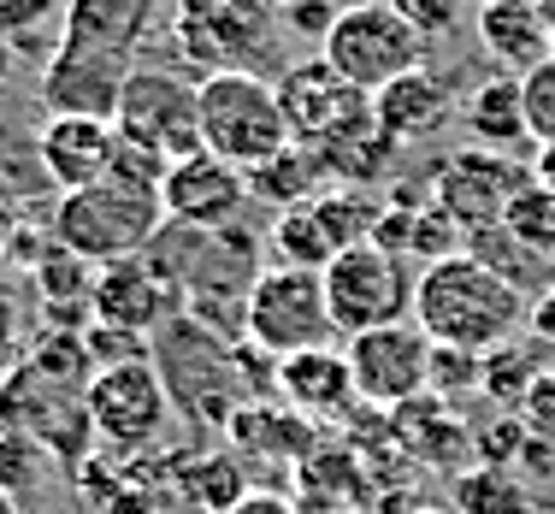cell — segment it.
<instances>
[{"label": "cell", "mask_w": 555, "mask_h": 514, "mask_svg": "<svg viewBox=\"0 0 555 514\" xmlns=\"http://www.w3.org/2000/svg\"><path fill=\"white\" fill-rule=\"evenodd\" d=\"M0 426H18L24 438H36L48 455H60L65 467H83L89 444H95L83 390L42 378L30 361H18L7 378H0Z\"/></svg>", "instance_id": "8fae6325"}, {"label": "cell", "mask_w": 555, "mask_h": 514, "mask_svg": "<svg viewBox=\"0 0 555 514\" xmlns=\"http://www.w3.org/2000/svg\"><path fill=\"white\" fill-rule=\"evenodd\" d=\"M479 48L502 77H532L555 60V30L544 0H485L479 7Z\"/></svg>", "instance_id": "d6986e66"}, {"label": "cell", "mask_w": 555, "mask_h": 514, "mask_svg": "<svg viewBox=\"0 0 555 514\" xmlns=\"http://www.w3.org/2000/svg\"><path fill=\"white\" fill-rule=\"evenodd\" d=\"M24 361H30L42 378L72 385V390H89V378H95V361H89V349H83V332H54V325H48Z\"/></svg>", "instance_id": "4dcf8cb0"}, {"label": "cell", "mask_w": 555, "mask_h": 514, "mask_svg": "<svg viewBox=\"0 0 555 514\" xmlns=\"http://www.w3.org/2000/svg\"><path fill=\"white\" fill-rule=\"evenodd\" d=\"M455 514H532V485L479 461L455 479Z\"/></svg>", "instance_id": "83f0119b"}, {"label": "cell", "mask_w": 555, "mask_h": 514, "mask_svg": "<svg viewBox=\"0 0 555 514\" xmlns=\"http://www.w3.org/2000/svg\"><path fill=\"white\" fill-rule=\"evenodd\" d=\"M248 491H255V485H248L243 461H236V455H224V450L183 455V461H178V497H190V503H195V509H207V514L236 509Z\"/></svg>", "instance_id": "484cf974"}, {"label": "cell", "mask_w": 555, "mask_h": 514, "mask_svg": "<svg viewBox=\"0 0 555 514\" xmlns=\"http://www.w3.org/2000/svg\"><path fill=\"white\" fill-rule=\"evenodd\" d=\"M373 118L390 142H402V149L408 142H426L431 130H443L449 118H455V89H449V77L438 65H414L408 77H396L390 89L373 95Z\"/></svg>", "instance_id": "44dd1931"}, {"label": "cell", "mask_w": 555, "mask_h": 514, "mask_svg": "<svg viewBox=\"0 0 555 514\" xmlns=\"http://www.w3.org/2000/svg\"><path fill=\"white\" fill-rule=\"evenodd\" d=\"M526 183H532V166H520L514 154L467 149V154H455V160H443V171L431 178V202L461 226V243H473L479 231L502 226L508 202Z\"/></svg>", "instance_id": "5bb4252c"}, {"label": "cell", "mask_w": 555, "mask_h": 514, "mask_svg": "<svg viewBox=\"0 0 555 514\" xmlns=\"http://www.w3.org/2000/svg\"><path fill=\"white\" fill-rule=\"evenodd\" d=\"M308 207H313V219H320L325 243H332L337 255H343V248H354V243H373L378 214H385L373 195H366V190H349V183H337V190H320Z\"/></svg>", "instance_id": "4316f807"}, {"label": "cell", "mask_w": 555, "mask_h": 514, "mask_svg": "<svg viewBox=\"0 0 555 514\" xmlns=\"http://www.w3.org/2000/svg\"><path fill=\"white\" fill-rule=\"evenodd\" d=\"M502 231H508L520 248H532L538 260L555 267V190L526 183V190L508 202V214H502Z\"/></svg>", "instance_id": "f546056e"}, {"label": "cell", "mask_w": 555, "mask_h": 514, "mask_svg": "<svg viewBox=\"0 0 555 514\" xmlns=\"http://www.w3.org/2000/svg\"><path fill=\"white\" fill-rule=\"evenodd\" d=\"M343 355H349V373H354L361 402L378 408V414H396V408L431 397V355H438V343L420 332L414 320L349 337Z\"/></svg>", "instance_id": "7c38bea8"}, {"label": "cell", "mask_w": 555, "mask_h": 514, "mask_svg": "<svg viewBox=\"0 0 555 514\" xmlns=\"http://www.w3.org/2000/svg\"><path fill=\"white\" fill-rule=\"evenodd\" d=\"M83 349H89V361H95V373H107V367H130V361H154V337L118 332V325H101V320H89Z\"/></svg>", "instance_id": "836d02e7"}, {"label": "cell", "mask_w": 555, "mask_h": 514, "mask_svg": "<svg viewBox=\"0 0 555 514\" xmlns=\"http://www.w3.org/2000/svg\"><path fill=\"white\" fill-rule=\"evenodd\" d=\"M325 178H332V171H325L320 154H313V149H301V142H289L284 154H272L267 166H255V171H248V195H255L260 207H272V214H289V207L313 202Z\"/></svg>", "instance_id": "d4e9b609"}, {"label": "cell", "mask_w": 555, "mask_h": 514, "mask_svg": "<svg viewBox=\"0 0 555 514\" xmlns=\"http://www.w3.org/2000/svg\"><path fill=\"white\" fill-rule=\"evenodd\" d=\"M544 12H550V30H555V0H544Z\"/></svg>", "instance_id": "bcb514c9"}, {"label": "cell", "mask_w": 555, "mask_h": 514, "mask_svg": "<svg viewBox=\"0 0 555 514\" xmlns=\"http://www.w3.org/2000/svg\"><path fill=\"white\" fill-rule=\"evenodd\" d=\"M12 72H18V48H12V42H0V83H7Z\"/></svg>", "instance_id": "ee69618b"}, {"label": "cell", "mask_w": 555, "mask_h": 514, "mask_svg": "<svg viewBox=\"0 0 555 514\" xmlns=\"http://www.w3.org/2000/svg\"><path fill=\"white\" fill-rule=\"evenodd\" d=\"M89 313H95L101 325H118V332L154 337L166 320H178V313H183V296H178V284H171L149 255H130V260H113V267L95 272Z\"/></svg>", "instance_id": "2e32d148"}, {"label": "cell", "mask_w": 555, "mask_h": 514, "mask_svg": "<svg viewBox=\"0 0 555 514\" xmlns=\"http://www.w3.org/2000/svg\"><path fill=\"white\" fill-rule=\"evenodd\" d=\"M414 260L408 255H390L378 243H354L325 267V301H332V320H337V337H361V332H378V325H402L414 320Z\"/></svg>", "instance_id": "52a82bcc"}, {"label": "cell", "mask_w": 555, "mask_h": 514, "mask_svg": "<svg viewBox=\"0 0 555 514\" xmlns=\"http://www.w3.org/2000/svg\"><path fill=\"white\" fill-rule=\"evenodd\" d=\"M526 166H532V183H544V190H555V142H538V154H532Z\"/></svg>", "instance_id": "7bdbcfd3"}, {"label": "cell", "mask_w": 555, "mask_h": 514, "mask_svg": "<svg viewBox=\"0 0 555 514\" xmlns=\"http://www.w3.org/2000/svg\"><path fill=\"white\" fill-rule=\"evenodd\" d=\"M154 18V0H65V30L60 42L95 48V54L130 60ZM137 65V60H130Z\"/></svg>", "instance_id": "7402d4cb"}, {"label": "cell", "mask_w": 555, "mask_h": 514, "mask_svg": "<svg viewBox=\"0 0 555 514\" xmlns=\"http://www.w3.org/2000/svg\"><path fill=\"white\" fill-rule=\"evenodd\" d=\"M396 7L408 12V24H414L426 42L443 30H455V18H461V0H396Z\"/></svg>", "instance_id": "f35d334b"}, {"label": "cell", "mask_w": 555, "mask_h": 514, "mask_svg": "<svg viewBox=\"0 0 555 514\" xmlns=\"http://www.w3.org/2000/svg\"><path fill=\"white\" fill-rule=\"evenodd\" d=\"M396 432H402L408 455L420 450L426 467H455V461L467 467V455H473V432L461 426L455 402H443V397H420V402L396 408Z\"/></svg>", "instance_id": "603a6c76"}, {"label": "cell", "mask_w": 555, "mask_h": 514, "mask_svg": "<svg viewBox=\"0 0 555 514\" xmlns=\"http://www.w3.org/2000/svg\"><path fill=\"white\" fill-rule=\"evenodd\" d=\"M42 444L24 438L18 426H0V491L18 503V497H30L36 485H42Z\"/></svg>", "instance_id": "d6a6232c"}, {"label": "cell", "mask_w": 555, "mask_h": 514, "mask_svg": "<svg viewBox=\"0 0 555 514\" xmlns=\"http://www.w3.org/2000/svg\"><path fill=\"white\" fill-rule=\"evenodd\" d=\"M248 171L224 166L219 154L195 149L183 160H171L166 183H160V207L171 226H202V231H219V226H236L248 214Z\"/></svg>", "instance_id": "9a60e30c"}, {"label": "cell", "mask_w": 555, "mask_h": 514, "mask_svg": "<svg viewBox=\"0 0 555 514\" xmlns=\"http://www.w3.org/2000/svg\"><path fill=\"white\" fill-rule=\"evenodd\" d=\"M243 332L272 361H289V355H308V349H332L337 320H332V301H325V272L278 267L272 260L255 279V290H248Z\"/></svg>", "instance_id": "8992f818"}, {"label": "cell", "mask_w": 555, "mask_h": 514, "mask_svg": "<svg viewBox=\"0 0 555 514\" xmlns=\"http://www.w3.org/2000/svg\"><path fill=\"white\" fill-rule=\"evenodd\" d=\"M267 248H272L278 267H308V272H325V267L337 260V248L325 243V231H320V219H313V207H308V202L272 219Z\"/></svg>", "instance_id": "f1b7e54d"}, {"label": "cell", "mask_w": 555, "mask_h": 514, "mask_svg": "<svg viewBox=\"0 0 555 514\" xmlns=\"http://www.w3.org/2000/svg\"><path fill=\"white\" fill-rule=\"evenodd\" d=\"M278 397L296 420H343L361 408V390H354L349 373V355L337 349H308V355H289L278 361Z\"/></svg>", "instance_id": "ffe728a7"}, {"label": "cell", "mask_w": 555, "mask_h": 514, "mask_svg": "<svg viewBox=\"0 0 555 514\" xmlns=\"http://www.w3.org/2000/svg\"><path fill=\"white\" fill-rule=\"evenodd\" d=\"M113 130L130 142H149L166 160H183L202 149V83H190L171 65H137L125 77Z\"/></svg>", "instance_id": "ba28073f"}, {"label": "cell", "mask_w": 555, "mask_h": 514, "mask_svg": "<svg viewBox=\"0 0 555 514\" xmlns=\"http://www.w3.org/2000/svg\"><path fill=\"white\" fill-rule=\"evenodd\" d=\"M414 514H455V509H414Z\"/></svg>", "instance_id": "7dc6e473"}, {"label": "cell", "mask_w": 555, "mask_h": 514, "mask_svg": "<svg viewBox=\"0 0 555 514\" xmlns=\"http://www.w3.org/2000/svg\"><path fill=\"white\" fill-rule=\"evenodd\" d=\"M30 214L36 207H24L12 190H0V260H7V248H12V236H18L24 226H30Z\"/></svg>", "instance_id": "60d3db41"}, {"label": "cell", "mask_w": 555, "mask_h": 514, "mask_svg": "<svg viewBox=\"0 0 555 514\" xmlns=\"http://www.w3.org/2000/svg\"><path fill=\"white\" fill-rule=\"evenodd\" d=\"M154 373L166 378L171 408H183L195 426L231 432V420L248 408V385L236 373V343L214 337L190 313H178L154 332Z\"/></svg>", "instance_id": "7a4b0ae2"}, {"label": "cell", "mask_w": 555, "mask_h": 514, "mask_svg": "<svg viewBox=\"0 0 555 514\" xmlns=\"http://www.w3.org/2000/svg\"><path fill=\"white\" fill-rule=\"evenodd\" d=\"M48 226H54V243L83 255L89 267H113V260L149 255V243L166 226V207L154 190H137V183L101 178L89 190H72L48 207Z\"/></svg>", "instance_id": "3957f363"}, {"label": "cell", "mask_w": 555, "mask_h": 514, "mask_svg": "<svg viewBox=\"0 0 555 514\" xmlns=\"http://www.w3.org/2000/svg\"><path fill=\"white\" fill-rule=\"evenodd\" d=\"M544 373H550V367L538 361V355H526V349H514V343H508V349L485 355V385H479V390H485L491 402L520 408L526 397H532V385H538Z\"/></svg>", "instance_id": "1f68e13d"}, {"label": "cell", "mask_w": 555, "mask_h": 514, "mask_svg": "<svg viewBox=\"0 0 555 514\" xmlns=\"http://www.w3.org/2000/svg\"><path fill=\"white\" fill-rule=\"evenodd\" d=\"M526 95V125H532V142H555V60L538 65L532 77H520Z\"/></svg>", "instance_id": "74e56055"}, {"label": "cell", "mask_w": 555, "mask_h": 514, "mask_svg": "<svg viewBox=\"0 0 555 514\" xmlns=\"http://www.w3.org/2000/svg\"><path fill=\"white\" fill-rule=\"evenodd\" d=\"M178 48L202 72H260L272 54V7L267 0H183Z\"/></svg>", "instance_id": "4fadbf2b"}, {"label": "cell", "mask_w": 555, "mask_h": 514, "mask_svg": "<svg viewBox=\"0 0 555 514\" xmlns=\"http://www.w3.org/2000/svg\"><path fill=\"white\" fill-rule=\"evenodd\" d=\"M0 514H18V503H12V497H7V491H0Z\"/></svg>", "instance_id": "f6af8a7d"}, {"label": "cell", "mask_w": 555, "mask_h": 514, "mask_svg": "<svg viewBox=\"0 0 555 514\" xmlns=\"http://www.w3.org/2000/svg\"><path fill=\"white\" fill-rule=\"evenodd\" d=\"M224 514H301V509L289 503V497H278V491H248L243 503L224 509Z\"/></svg>", "instance_id": "b9f144b4"}, {"label": "cell", "mask_w": 555, "mask_h": 514, "mask_svg": "<svg viewBox=\"0 0 555 514\" xmlns=\"http://www.w3.org/2000/svg\"><path fill=\"white\" fill-rule=\"evenodd\" d=\"M202 149L224 166L255 171L289 149V118L278 83L260 72H207L202 77Z\"/></svg>", "instance_id": "277c9868"}, {"label": "cell", "mask_w": 555, "mask_h": 514, "mask_svg": "<svg viewBox=\"0 0 555 514\" xmlns=\"http://www.w3.org/2000/svg\"><path fill=\"white\" fill-rule=\"evenodd\" d=\"M113 118H83V113H48L42 130H36V154H42V171L60 195L89 190L113 171Z\"/></svg>", "instance_id": "ac0fdd59"}, {"label": "cell", "mask_w": 555, "mask_h": 514, "mask_svg": "<svg viewBox=\"0 0 555 514\" xmlns=\"http://www.w3.org/2000/svg\"><path fill=\"white\" fill-rule=\"evenodd\" d=\"M267 7H289V0H267Z\"/></svg>", "instance_id": "c3c4849f"}, {"label": "cell", "mask_w": 555, "mask_h": 514, "mask_svg": "<svg viewBox=\"0 0 555 514\" xmlns=\"http://www.w3.org/2000/svg\"><path fill=\"white\" fill-rule=\"evenodd\" d=\"M325 60L343 83H354L361 95H378L414 65H426V36L408 24L396 0H349L325 30Z\"/></svg>", "instance_id": "5b68a950"}, {"label": "cell", "mask_w": 555, "mask_h": 514, "mask_svg": "<svg viewBox=\"0 0 555 514\" xmlns=\"http://www.w3.org/2000/svg\"><path fill=\"white\" fill-rule=\"evenodd\" d=\"M278 101L289 118V142L325 154H337L343 142H354L361 130H373V95H361L354 83H343L332 60H301L278 77Z\"/></svg>", "instance_id": "9c48e42d"}, {"label": "cell", "mask_w": 555, "mask_h": 514, "mask_svg": "<svg viewBox=\"0 0 555 514\" xmlns=\"http://www.w3.org/2000/svg\"><path fill=\"white\" fill-rule=\"evenodd\" d=\"M130 72H137L130 60H113V54H95V48L60 42L54 54H48V72H42V83H36V101H42V113L113 118Z\"/></svg>", "instance_id": "e0dca14e"}, {"label": "cell", "mask_w": 555, "mask_h": 514, "mask_svg": "<svg viewBox=\"0 0 555 514\" xmlns=\"http://www.w3.org/2000/svg\"><path fill=\"white\" fill-rule=\"evenodd\" d=\"M166 171H171V160H166V154H154L149 142L113 137V171H107V178H118V183H137V190H154V195H160Z\"/></svg>", "instance_id": "e575fe53"}, {"label": "cell", "mask_w": 555, "mask_h": 514, "mask_svg": "<svg viewBox=\"0 0 555 514\" xmlns=\"http://www.w3.org/2000/svg\"><path fill=\"white\" fill-rule=\"evenodd\" d=\"M479 385H485V355H461V349L431 355V397L455 402V390H479Z\"/></svg>", "instance_id": "8d00e7d4"}, {"label": "cell", "mask_w": 555, "mask_h": 514, "mask_svg": "<svg viewBox=\"0 0 555 514\" xmlns=\"http://www.w3.org/2000/svg\"><path fill=\"white\" fill-rule=\"evenodd\" d=\"M538 301L526 290H514L496 267H485L479 255H449L438 267L420 272L414 290V325L426 332L438 349L461 355H496L532 325Z\"/></svg>", "instance_id": "6da1fadb"}, {"label": "cell", "mask_w": 555, "mask_h": 514, "mask_svg": "<svg viewBox=\"0 0 555 514\" xmlns=\"http://www.w3.org/2000/svg\"><path fill=\"white\" fill-rule=\"evenodd\" d=\"M30 30H65V0H0V42L18 48Z\"/></svg>", "instance_id": "d590c367"}, {"label": "cell", "mask_w": 555, "mask_h": 514, "mask_svg": "<svg viewBox=\"0 0 555 514\" xmlns=\"http://www.w3.org/2000/svg\"><path fill=\"white\" fill-rule=\"evenodd\" d=\"M83 402H89L95 444L113 455H149L171 426V397H166V378L154 373V361H130V367L95 373Z\"/></svg>", "instance_id": "30bf717a"}, {"label": "cell", "mask_w": 555, "mask_h": 514, "mask_svg": "<svg viewBox=\"0 0 555 514\" xmlns=\"http://www.w3.org/2000/svg\"><path fill=\"white\" fill-rule=\"evenodd\" d=\"M520 420H526V426H532L544 444L555 438V373H544V378L532 385V397L520 402Z\"/></svg>", "instance_id": "ab89813d"}, {"label": "cell", "mask_w": 555, "mask_h": 514, "mask_svg": "<svg viewBox=\"0 0 555 514\" xmlns=\"http://www.w3.org/2000/svg\"><path fill=\"white\" fill-rule=\"evenodd\" d=\"M467 137H473V149H491V154H514L532 142L520 77H491V83L473 89L467 95Z\"/></svg>", "instance_id": "cb8c5ba5"}]
</instances>
